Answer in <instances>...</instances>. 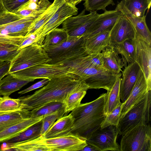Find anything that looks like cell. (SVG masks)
Masks as SVG:
<instances>
[{
	"mask_svg": "<svg viewBox=\"0 0 151 151\" xmlns=\"http://www.w3.org/2000/svg\"><path fill=\"white\" fill-rule=\"evenodd\" d=\"M82 80L77 76L52 78L33 94L18 98L20 102V109L30 111L51 102L64 103L67 96Z\"/></svg>",
	"mask_w": 151,
	"mask_h": 151,
	"instance_id": "cell-1",
	"label": "cell"
},
{
	"mask_svg": "<svg viewBox=\"0 0 151 151\" xmlns=\"http://www.w3.org/2000/svg\"><path fill=\"white\" fill-rule=\"evenodd\" d=\"M106 93H103L95 100L81 104L70 114L74 123L69 134L88 139L101 128V124L106 115L104 112Z\"/></svg>",
	"mask_w": 151,
	"mask_h": 151,
	"instance_id": "cell-2",
	"label": "cell"
},
{
	"mask_svg": "<svg viewBox=\"0 0 151 151\" xmlns=\"http://www.w3.org/2000/svg\"><path fill=\"white\" fill-rule=\"evenodd\" d=\"M87 145L86 139L69 134L46 138L42 135L35 139L23 142L22 147L24 151H81Z\"/></svg>",
	"mask_w": 151,
	"mask_h": 151,
	"instance_id": "cell-3",
	"label": "cell"
},
{
	"mask_svg": "<svg viewBox=\"0 0 151 151\" xmlns=\"http://www.w3.org/2000/svg\"><path fill=\"white\" fill-rule=\"evenodd\" d=\"M85 38L83 36H72L68 35L66 40L62 44L44 49L51 59L49 64H69L88 54L84 47Z\"/></svg>",
	"mask_w": 151,
	"mask_h": 151,
	"instance_id": "cell-4",
	"label": "cell"
},
{
	"mask_svg": "<svg viewBox=\"0 0 151 151\" xmlns=\"http://www.w3.org/2000/svg\"><path fill=\"white\" fill-rule=\"evenodd\" d=\"M151 108V92L149 91L143 98L120 117L116 127L118 134L122 135L139 124L149 123Z\"/></svg>",
	"mask_w": 151,
	"mask_h": 151,
	"instance_id": "cell-5",
	"label": "cell"
},
{
	"mask_svg": "<svg viewBox=\"0 0 151 151\" xmlns=\"http://www.w3.org/2000/svg\"><path fill=\"white\" fill-rule=\"evenodd\" d=\"M70 66L63 63H43L11 73L14 77L23 79L52 78L65 76H76L71 73Z\"/></svg>",
	"mask_w": 151,
	"mask_h": 151,
	"instance_id": "cell-6",
	"label": "cell"
},
{
	"mask_svg": "<svg viewBox=\"0 0 151 151\" xmlns=\"http://www.w3.org/2000/svg\"><path fill=\"white\" fill-rule=\"evenodd\" d=\"M120 151H151V127L150 123L139 124L122 135Z\"/></svg>",
	"mask_w": 151,
	"mask_h": 151,
	"instance_id": "cell-7",
	"label": "cell"
},
{
	"mask_svg": "<svg viewBox=\"0 0 151 151\" xmlns=\"http://www.w3.org/2000/svg\"><path fill=\"white\" fill-rule=\"evenodd\" d=\"M51 60L42 45L34 44L20 50L10 62L8 74L35 65L48 63Z\"/></svg>",
	"mask_w": 151,
	"mask_h": 151,
	"instance_id": "cell-8",
	"label": "cell"
},
{
	"mask_svg": "<svg viewBox=\"0 0 151 151\" xmlns=\"http://www.w3.org/2000/svg\"><path fill=\"white\" fill-rule=\"evenodd\" d=\"M78 9L66 0H63L50 19L35 32L37 43L42 45L45 37L50 32L57 28L69 17L77 15Z\"/></svg>",
	"mask_w": 151,
	"mask_h": 151,
	"instance_id": "cell-9",
	"label": "cell"
},
{
	"mask_svg": "<svg viewBox=\"0 0 151 151\" xmlns=\"http://www.w3.org/2000/svg\"><path fill=\"white\" fill-rule=\"evenodd\" d=\"M34 18L24 17L16 12H7L0 17V33L12 37H25Z\"/></svg>",
	"mask_w": 151,
	"mask_h": 151,
	"instance_id": "cell-10",
	"label": "cell"
},
{
	"mask_svg": "<svg viewBox=\"0 0 151 151\" xmlns=\"http://www.w3.org/2000/svg\"><path fill=\"white\" fill-rule=\"evenodd\" d=\"M134 60L145 77L148 91L151 90V44L136 33L132 40Z\"/></svg>",
	"mask_w": 151,
	"mask_h": 151,
	"instance_id": "cell-11",
	"label": "cell"
},
{
	"mask_svg": "<svg viewBox=\"0 0 151 151\" xmlns=\"http://www.w3.org/2000/svg\"><path fill=\"white\" fill-rule=\"evenodd\" d=\"M86 11L84 9L78 15L69 17L62 23V28L68 35L84 36L99 15L96 11L86 14Z\"/></svg>",
	"mask_w": 151,
	"mask_h": 151,
	"instance_id": "cell-12",
	"label": "cell"
},
{
	"mask_svg": "<svg viewBox=\"0 0 151 151\" xmlns=\"http://www.w3.org/2000/svg\"><path fill=\"white\" fill-rule=\"evenodd\" d=\"M118 134L115 126L100 128L87 139L86 142L87 144L96 147L99 151H120L119 145L116 142Z\"/></svg>",
	"mask_w": 151,
	"mask_h": 151,
	"instance_id": "cell-13",
	"label": "cell"
},
{
	"mask_svg": "<svg viewBox=\"0 0 151 151\" xmlns=\"http://www.w3.org/2000/svg\"><path fill=\"white\" fill-rule=\"evenodd\" d=\"M136 34L131 23L122 14L110 31L109 45L132 40Z\"/></svg>",
	"mask_w": 151,
	"mask_h": 151,
	"instance_id": "cell-14",
	"label": "cell"
},
{
	"mask_svg": "<svg viewBox=\"0 0 151 151\" xmlns=\"http://www.w3.org/2000/svg\"><path fill=\"white\" fill-rule=\"evenodd\" d=\"M141 69L135 61L128 64L122 71L120 87V99L124 102L129 97L135 84Z\"/></svg>",
	"mask_w": 151,
	"mask_h": 151,
	"instance_id": "cell-15",
	"label": "cell"
},
{
	"mask_svg": "<svg viewBox=\"0 0 151 151\" xmlns=\"http://www.w3.org/2000/svg\"><path fill=\"white\" fill-rule=\"evenodd\" d=\"M121 14L120 12L116 9L106 10L103 13L99 14L84 37H89L101 32L110 31Z\"/></svg>",
	"mask_w": 151,
	"mask_h": 151,
	"instance_id": "cell-16",
	"label": "cell"
},
{
	"mask_svg": "<svg viewBox=\"0 0 151 151\" xmlns=\"http://www.w3.org/2000/svg\"><path fill=\"white\" fill-rule=\"evenodd\" d=\"M115 9L120 12L129 20L136 34L151 44V33L146 22V15L142 17L134 15L126 9L122 1L118 3Z\"/></svg>",
	"mask_w": 151,
	"mask_h": 151,
	"instance_id": "cell-17",
	"label": "cell"
},
{
	"mask_svg": "<svg viewBox=\"0 0 151 151\" xmlns=\"http://www.w3.org/2000/svg\"><path fill=\"white\" fill-rule=\"evenodd\" d=\"M148 91L144 75L141 70L129 97L124 102L122 103L120 117L143 98Z\"/></svg>",
	"mask_w": 151,
	"mask_h": 151,
	"instance_id": "cell-18",
	"label": "cell"
},
{
	"mask_svg": "<svg viewBox=\"0 0 151 151\" xmlns=\"http://www.w3.org/2000/svg\"><path fill=\"white\" fill-rule=\"evenodd\" d=\"M110 31L99 32L85 38L84 47L88 54L101 52L109 44Z\"/></svg>",
	"mask_w": 151,
	"mask_h": 151,
	"instance_id": "cell-19",
	"label": "cell"
},
{
	"mask_svg": "<svg viewBox=\"0 0 151 151\" xmlns=\"http://www.w3.org/2000/svg\"><path fill=\"white\" fill-rule=\"evenodd\" d=\"M44 116L29 117L10 126L0 132V143L4 142L17 136L31 126L41 121Z\"/></svg>",
	"mask_w": 151,
	"mask_h": 151,
	"instance_id": "cell-20",
	"label": "cell"
},
{
	"mask_svg": "<svg viewBox=\"0 0 151 151\" xmlns=\"http://www.w3.org/2000/svg\"><path fill=\"white\" fill-rule=\"evenodd\" d=\"M74 119L70 114L58 119L43 135L46 138L56 137L69 134Z\"/></svg>",
	"mask_w": 151,
	"mask_h": 151,
	"instance_id": "cell-21",
	"label": "cell"
},
{
	"mask_svg": "<svg viewBox=\"0 0 151 151\" xmlns=\"http://www.w3.org/2000/svg\"><path fill=\"white\" fill-rule=\"evenodd\" d=\"M104 68L106 69L119 73L124 66L122 58H120L114 47L108 45L101 52Z\"/></svg>",
	"mask_w": 151,
	"mask_h": 151,
	"instance_id": "cell-22",
	"label": "cell"
},
{
	"mask_svg": "<svg viewBox=\"0 0 151 151\" xmlns=\"http://www.w3.org/2000/svg\"><path fill=\"white\" fill-rule=\"evenodd\" d=\"M32 79H23L14 77L9 73L0 81V95L9 96L12 93L21 89Z\"/></svg>",
	"mask_w": 151,
	"mask_h": 151,
	"instance_id": "cell-23",
	"label": "cell"
},
{
	"mask_svg": "<svg viewBox=\"0 0 151 151\" xmlns=\"http://www.w3.org/2000/svg\"><path fill=\"white\" fill-rule=\"evenodd\" d=\"M89 87L82 80L80 83L67 96L64 103L65 114L72 111L78 107L86 93Z\"/></svg>",
	"mask_w": 151,
	"mask_h": 151,
	"instance_id": "cell-24",
	"label": "cell"
},
{
	"mask_svg": "<svg viewBox=\"0 0 151 151\" xmlns=\"http://www.w3.org/2000/svg\"><path fill=\"white\" fill-rule=\"evenodd\" d=\"M42 120L31 126L15 137L4 142L5 146L1 147L2 150L10 145L35 139L40 136Z\"/></svg>",
	"mask_w": 151,
	"mask_h": 151,
	"instance_id": "cell-25",
	"label": "cell"
},
{
	"mask_svg": "<svg viewBox=\"0 0 151 151\" xmlns=\"http://www.w3.org/2000/svg\"><path fill=\"white\" fill-rule=\"evenodd\" d=\"M121 80V77L118 78L111 88L106 93L104 107V112L106 115L121 103L120 96Z\"/></svg>",
	"mask_w": 151,
	"mask_h": 151,
	"instance_id": "cell-26",
	"label": "cell"
},
{
	"mask_svg": "<svg viewBox=\"0 0 151 151\" xmlns=\"http://www.w3.org/2000/svg\"><path fill=\"white\" fill-rule=\"evenodd\" d=\"M29 117L28 111L19 110L10 112H0V132Z\"/></svg>",
	"mask_w": 151,
	"mask_h": 151,
	"instance_id": "cell-27",
	"label": "cell"
},
{
	"mask_svg": "<svg viewBox=\"0 0 151 151\" xmlns=\"http://www.w3.org/2000/svg\"><path fill=\"white\" fill-rule=\"evenodd\" d=\"M112 46L118 54L122 57L124 67L135 62L134 50L132 40L127 39L120 43L109 45Z\"/></svg>",
	"mask_w": 151,
	"mask_h": 151,
	"instance_id": "cell-28",
	"label": "cell"
},
{
	"mask_svg": "<svg viewBox=\"0 0 151 151\" xmlns=\"http://www.w3.org/2000/svg\"><path fill=\"white\" fill-rule=\"evenodd\" d=\"M63 0H54L45 11L32 21L29 27L27 35L35 32L48 21L56 11Z\"/></svg>",
	"mask_w": 151,
	"mask_h": 151,
	"instance_id": "cell-29",
	"label": "cell"
},
{
	"mask_svg": "<svg viewBox=\"0 0 151 151\" xmlns=\"http://www.w3.org/2000/svg\"><path fill=\"white\" fill-rule=\"evenodd\" d=\"M52 3L49 0H29L16 11L27 10L30 15L35 19L45 12Z\"/></svg>",
	"mask_w": 151,
	"mask_h": 151,
	"instance_id": "cell-30",
	"label": "cell"
},
{
	"mask_svg": "<svg viewBox=\"0 0 151 151\" xmlns=\"http://www.w3.org/2000/svg\"><path fill=\"white\" fill-rule=\"evenodd\" d=\"M126 9L134 15L143 17L146 10L148 12L150 7L151 0H122Z\"/></svg>",
	"mask_w": 151,
	"mask_h": 151,
	"instance_id": "cell-31",
	"label": "cell"
},
{
	"mask_svg": "<svg viewBox=\"0 0 151 151\" xmlns=\"http://www.w3.org/2000/svg\"><path fill=\"white\" fill-rule=\"evenodd\" d=\"M68 36L64 29L56 28L46 35L42 46L44 48L58 45L65 41Z\"/></svg>",
	"mask_w": 151,
	"mask_h": 151,
	"instance_id": "cell-32",
	"label": "cell"
},
{
	"mask_svg": "<svg viewBox=\"0 0 151 151\" xmlns=\"http://www.w3.org/2000/svg\"><path fill=\"white\" fill-rule=\"evenodd\" d=\"M63 103L59 101L49 102L44 105L28 111L30 117H37L50 114L57 111L65 109Z\"/></svg>",
	"mask_w": 151,
	"mask_h": 151,
	"instance_id": "cell-33",
	"label": "cell"
},
{
	"mask_svg": "<svg viewBox=\"0 0 151 151\" xmlns=\"http://www.w3.org/2000/svg\"><path fill=\"white\" fill-rule=\"evenodd\" d=\"M20 102L17 98L15 99L8 96H0V112H10L20 109Z\"/></svg>",
	"mask_w": 151,
	"mask_h": 151,
	"instance_id": "cell-34",
	"label": "cell"
},
{
	"mask_svg": "<svg viewBox=\"0 0 151 151\" xmlns=\"http://www.w3.org/2000/svg\"><path fill=\"white\" fill-rule=\"evenodd\" d=\"M19 46L0 45V61L11 62L19 52Z\"/></svg>",
	"mask_w": 151,
	"mask_h": 151,
	"instance_id": "cell-35",
	"label": "cell"
},
{
	"mask_svg": "<svg viewBox=\"0 0 151 151\" xmlns=\"http://www.w3.org/2000/svg\"><path fill=\"white\" fill-rule=\"evenodd\" d=\"M83 4L86 10L93 12L102 10H106L107 6L110 5H114L113 0H84Z\"/></svg>",
	"mask_w": 151,
	"mask_h": 151,
	"instance_id": "cell-36",
	"label": "cell"
},
{
	"mask_svg": "<svg viewBox=\"0 0 151 151\" xmlns=\"http://www.w3.org/2000/svg\"><path fill=\"white\" fill-rule=\"evenodd\" d=\"M65 114V109L56 111L44 116L42 120V125L40 130V136L44 134L58 119Z\"/></svg>",
	"mask_w": 151,
	"mask_h": 151,
	"instance_id": "cell-37",
	"label": "cell"
},
{
	"mask_svg": "<svg viewBox=\"0 0 151 151\" xmlns=\"http://www.w3.org/2000/svg\"><path fill=\"white\" fill-rule=\"evenodd\" d=\"M122 103L118 106L111 112L106 115L101 124V128L103 129L110 125L116 127L119 123L122 107Z\"/></svg>",
	"mask_w": 151,
	"mask_h": 151,
	"instance_id": "cell-38",
	"label": "cell"
},
{
	"mask_svg": "<svg viewBox=\"0 0 151 151\" xmlns=\"http://www.w3.org/2000/svg\"><path fill=\"white\" fill-rule=\"evenodd\" d=\"M80 59L82 63L92 68L98 69H106L104 66L101 52L88 54Z\"/></svg>",
	"mask_w": 151,
	"mask_h": 151,
	"instance_id": "cell-39",
	"label": "cell"
},
{
	"mask_svg": "<svg viewBox=\"0 0 151 151\" xmlns=\"http://www.w3.org/2000/svg\"><path fill=\"white\" fill-rule=\"evenodd\" d=\"M25 37H12L0 33V45L11 44L19 46Z\"/></svg>",
	"mask_w": 151,
	"mask_h": 151,
	"instance_id": "cell-40",
	"label": "cell"
},
{
	"mask_svg": "<svg viewBox=\"0 0 151 151\" xmlns=\"http://www.w3.org/2000/svg\"><path fill=\"white\" fill-rule=\"evenodd\" d=\"M29 0H4V3L7 11L15 12L22 5Z\"/></svg>",
	"mask_w": 151,
	"mask_h": 151,
	"instance_id": "cell-41",
	"label": "cell"
},
{
	"mask_svg": "<svg viewBox=\"0 0 151 151\" xmlns=\"http://www.w3.org/2000/svg\"><path fill=\"white\" fill-rule=\"evenodd\" d=\"M34 44H37L36 35L35 33L29 34L25 36V38L19 46V50Z\"/></svg>",
	"mask_w": 151,
	"mask_h": 151,
	"instance_id": "cell-42",
	"label": "cell"
},
{
	"mask_svg": "<svg viewBox=\"0 0 151 151\" xmlns=\"http://www.w3.org/2000/svg\"><path fill=\"white\" fill-rule=\"evenodd\" d=\"M50 80L44 78L43 80L39 81L31 85L29 87L19 92L18 93L23 94L30 92L31 91L46 85Z\"/></svg>",
	"mask_w": 151,
	"mask_h": 151,
	"instance_id": "cell-43",
	"label": "cell"
},
{
	"mask_svg": "<svg viewBox=\"0 0 151 151\" xmlns=\"http://www.w3.org/2000/svg\"><path fill=\"white\" fill-rule=\"evenodd\" d=\"M10 66V62H5L0 66V81L4 77L8 74Z\"/></svg>",
	"mask_w": 151,
	"mask_h": 151,
	"instance_id": "cell-44",
	"label": "cell"
},
{
	"mask_svg": "<svg viewBox=\"0 0 151 151\" xmlns=\"http://www.w3.org/2000/svg\"><path fill=\"white\" fill-rule=\"evenodd\" d=\"M7 12L4 4L3 0H0V17L4 14Z\"/></svg>",
	"mask_w": 151,
	"mask_h": 151,
	"instance_id": "cell-45",
	"label": "cell"
},
{
	"mask_svg": "<svg viewBox=\"0 0 151 151\" xmlns=\"http://www.w3.org/2000/svg\"><path fill=\"white\" fill-rule=\"evenodd\" d=\"M81 151H99L98 149L93 146L87 144Z\"/></svg>",
	"mask_w": 151,
	"mask_h": 151,
	"instance_id": "cell-46",
	"label": "cell"
},
{
	"mask_svg": "<svg viewBox=\"0 0 151 151\" xmlns=\"http://www.w3.org/2000/svg\"><path fill=\"white\" fill-rule=\"evenodd\" d=\"M84 0H71L70 2L73 5L76 6Z\"/></svg>",
	"mask_w": 151,
	"mask_h": 151,
	"instance_id": "cell-47",
	"label": "cell"
},
{
	"mask_svg": "<svg viewBox=\"0 0 151 151\" xmlns=\"http://www.w3.org/2000/svg\"><path fill=\"white\" fill-rule=\"evenodd\" d=\"M5 62L0 61V66L4 64Z\"/></svg>",
	"mask_w": 151,
	"mask_h": 151,
	"instance_id": "cell-48",
	"label": "cell"
},
{
	"mask_svg": "<svg viewBox=\"0 0 151 151\" xmlns=\"http://www.w3.org/2000/svg\"><path fill=\"white\" fill-rule=\"evenodd\" d=\"M67 1H68V2H70L71 0H66Z\"/></svg>",
	"mask_w": 151,
	"mask_h": 151,
	"instance_id": "cell-49",
	"label": "cell"
},
{
	"mask_svg": "<svg viewBox=\"0 0 151 151\" xmlns=\"http://www.w3.org/2000/svg\"><path fill=\"white\" fill-rule=\"evenodd\" d=\"M1 148H0V151H1Z\"/></svg>",
	"mask_w": 151,
	"mask_h": 151,
	"instance_id": "cell-50",
	"label": "cell"
},
{
	"mask_svg": "<svg viewBox=\"0 0 151 151\" xmlns=\"http://www.w3.org/2000/svg\"><path fill=\"white\" fill-rule=\"evenodd\" d=\"M1 96L0 95V96Z\"/></svg>",
	"mask_w": 151,
	"mask_h": 151,
	"instance_id": "cell-51",
	"label": "cell"
},
{
	"mask_svg": "<svg viewBox=\"0 0 151 151\" xmlns=\"http://www.w3.org/2000/svg\"></svg>",
	"mask_w": 151,
	"mask_h": 151,
	"instance_id": "cell-52",
	"label": "cell"
}]
</instances>
